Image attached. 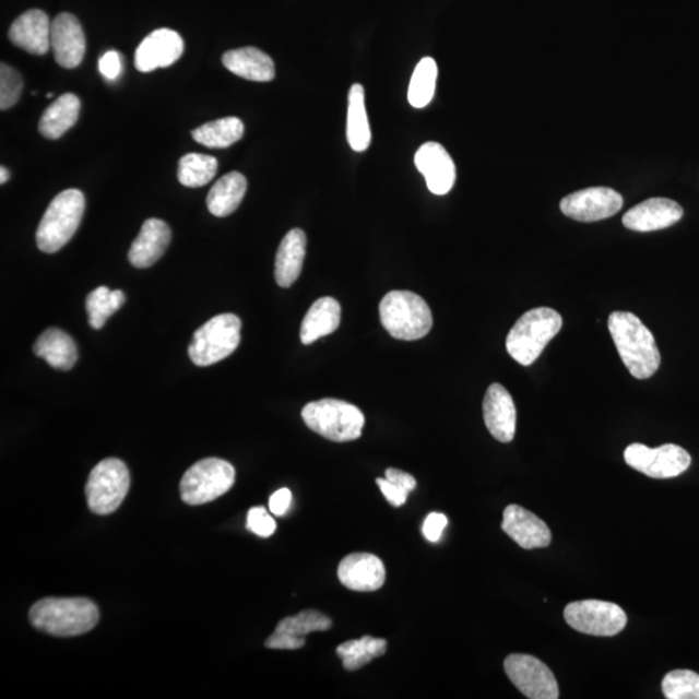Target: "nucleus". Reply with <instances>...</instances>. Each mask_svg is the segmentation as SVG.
<instances>
[{
  "instance_id": "obj_1",
  "label": "nucleus",
  "mask_w": 699,
  "mask_h": 699,
  "mask_svg": "<svg viewBox=\"0 0 699 699\" xmlns=\"http://www.w3.org/2000/svg\"><path fill=\"white\" fill-rule=\"evenodd\" d=\"M609 331L620 359L635 379L647 380L661 366V354L654 335L631 312L615 311L609 317Z\"/></svg>"
},
{
  "instance_id": "obj_2",
  "label": "nucleus",
  "mask_w": 699,
  "mask_h": 699,
  "mask_svg": "<svg viewBox=\"0 0 699 699\" xmlns=\"http://www.w3.org/2000/svg\"><path fill=\"white\" fill-rule=\"evenodd\" d=\"M29 619L38 631L58 638L87 633L99 624V607L83 597L44 599L32 606Z\"/></svg>"
},
{
  "instance_id": "obj_3",
  "label": "nucleus",
  "mask_w": 699,
  "mask_h": 699,
  "mask_svg": "<svg viewBox=\"0 0 699 699\" xmlns=\"http://www.w3.org/2000/svg\"><path fill=\"white\" fill-rule=\"evenodd\" d=\"M561 328V315L554 309L537 307L530 310L510 330L506 342L507 352L521 366H531Z\"/></svg>"
},
{
  "instance_id": "obj_4",
  "label": "nucleus",
  "mask_w": 699,
  "mask_h": 699,
  "mask_svg": "<svg viewBox=\"0 0 699 699\" xmlns=\"http://www.w3.org/2000/svg\"><path fill=\"white\" fill-rule=\"evenodd\" d=\"M384 330L396 340H422L431 331L433 315L425 299L408 291H393L380 304Z\"/></svg>"
},
{
  "instance_id": "obj_5",
  "label": "nucleus",
  "mask_w": 699,
  "mask_h": 699,
  "mask_svg": "<svg viewBox=\"0 0 699 699\" xmlns=\"http://www.w3.org/2000/svg\"><path fill=\"white\" fill-rule=\"evenodd\" d=\"M85 208V196L79 190H67L56 196L35 235L39 250L52 254L66 247L80 228Z\"/></svg>"
},
{
  "instance_id": "obj_6",
  "label": "nucleus",
  "mask_w": 699,
  "mask_h": 699,
  "mask_svg": "<svg viewBox=\"0 0 699 699\" xmlns=\"http://www.w3.org/2000/svg\"><path fill=\"white\" fill-rule=\"evenodd\" d=\"M303 418L312 431L333 442L360 438L366 423L365 415L354 404L330 398L305 405Z\"/></svg>"
},
{
  "instance_id": "obj_7",
  "label": "nucleus",
  "mask_w": 699,
  "mask_h": 699,
  "mask_svg": "<svg viewBox=\"0 0 699 699\" xmlns=\"http://www.w3.org/2000/svg\"><path fill=\"white\" fill-rule=\"evenodd\" d=\"M241 320L234 313H222L194 332L188 355L196 366L209 367L228 358L239 347Z\"/></svg>"
},
{
  "instance_id": "obj_8",
  "label": "nucleus",
  "mask_w": 699,
  "mask_h": 699,
  "mask_svg": "<svg viewBox=\"0 0 699 699\" xmlns=\"http://www.w3.org/2000/svg\"><path fill=\"white\" fill-rule=\"evenodd\" d=\"M235 481V467L228 461L216 458L201 460L180 481L181 500L188 506L208 505L228 493Z\"/></svg>"
},
{
  "instance_id": "obj_9",
  "label": "nucleus",
  "mask_w": 699,
  "mask_h": 699,
  "mask_svg": "<svg viewBox=\"0 0 699 699\" xmlns=\"http://www.w3.org/2000/svg\"><path fill=\"white\" fill-rule=\"evenodd\" d=\"M130 488L128 466L120 459H105L97 464L86 485L87 506L91 512L107 516L121 507Z\"/></svg>"
},
{
  "instance_id": "obj_10",
  "label": "nucleus",
  "mask_w": 699,
  "mask_h": 699,
  "mask_svg": "<svg viewBox=\"0 0 699 699\" xmlns=\"http://www.w3.org/2000/svg\"><path fill=\"white\" fill-rule=\"evenodd\" d=\"M564 617L576 631L593 636H615L627 625L620 606L599 600L576 601L565 607Z\"/></svg>"
},
{
  "instance_id": "obj_11",
  "label": "nucleus",
  "mask_w": 699,
  "mask_h": 699,
  "mask_svg": "<svg viewBox=\"0 0 699 699\" xmlns=\"http://www.w3.org/2000/svg\"><path fill=\"white\" fill-rule=\"evenodd\" d=\"M628 466L650 478L667 479L677 477L688 470L690 454L676 445H663L659 449H649L645 445H629L625 451Z\"/></svg>"
},
{
  "instance_id": "obj_12",
  "label": "nucleus",
  "mask_w": 699,
  "mask_h": 699,
  "mask_svg": "<svg viewBox=\"0 0 699 699\" xmlns=\"http://www.w3.org/2000/svg\"><path fill=\"white\" fill-rule=\"evenodd\" d=\"M509 680L530 699H557L558 684L547 664L528 654H510L505 662Z\"/></svg>"
},
{
  "instance_id": "obj_13",
  "label": "nucleus",
  "mask_w": 699,
  "mask_h": 699,
  "mask_svg": "<svg viewBox=\"0 0 699 699\" xmlns=\"http://www.w3.org/2000/svg\"><path fill=\"white\" fill-rule=\"evenodd\" d=\"M561 212L579 222H599L611 218L624 206V198L612 188L593 187L566 196Z\"/></svg>"
},
{
  "instance_id": "obj_14",
  "label": "nucleus",
  "mask_w": 699,
  "mask_h": 699,
  "mask_svg": "<svg viewBox=\"0 0 699 699\" xmlns=\"http://www.w3.org/2000/svg\"><path fill=\"white\" fill-rule=\"evenodd\" d=\"M185 52V42L171 29H157L145 37L135 52V68L150 73L158 68H167L180 59Z\"/></svg>"
},
{
  "instance_id": "obj_15",
  "label": "nucleus",
  "mask_w": 699,
  "mask_h": 699,
  "mask_svg": "<svg viewBox=\"0 0 699 699\" xmlns=\"http://www.w3.org/2000/svg\"><path fill=\"white\" fill-rule=\"evenodd\" d=\"M51 48L56 62L62 68L74 69L85 58V32L72 13H60L52 21Z\"/></svg>"
},
{
  "instance_id": "obj_16",
  "label": "nucleus",
  "mask_w": 699,
  "mask_h": 699,
  "mask_svg": "<svg viewBox=\"0 0 699 699\" xmlns=\"http://www.w3.org/2000/svg\"><path fill=\"white\" fill-rule=\"evenodd\" d=\"M415 165L424 175L431 193L443 196L452 190L457 180V166L443 145L429 142L419 146Z\"/></svg>"
},
{
  "instance_id": "obj_17",
  "label": "nucleus",
  "mask_w": 699,
  "mask_h": 699,
  "mask_svg": "<svg viewBox=\"0 0 699 699\" xmlns=\"http://www.w3.org/2000/svg\"><path fill=\"white\" fill-rule=\"evenodd\" d=\"M332 627V619L317 611H304L296 617H288L280 621L275 632L265 641L270 649L296 650L305 647L306 636L318 631H328Z\"/></svg>"
},
{
  "instance_id": "obj_18",
  "label": "nucleus",
  "mask_w": 699,
  "mask_h": 699,
  "mask_svg": "<svg viewBox=\"0 0 699 699\" xmlns=\"http://www.w3.org/2000/svg\"><path fill=\"white\" fill-rule=\"evenodd\" d=\"M501 529L523 549L545 548L552 542L547 523L520 506L506 508Z\"/></svg>"
},
{
  "instance_id": "obj_19",
  "label": "nucleus",
  "mask_w": 699,
  "mask_h": 699,
  "mask_svg": "<svg viewBox=\"0 0 699 699\" xmlns=\"http://www.w3.org/2000/svg\"><path fill=\"white\" fill-rule=\"evenodd\" d=\"M484 418L489 435L501 443L512 442L517 426L516 405L512 395L500 383H493L487 389Z\"/></svg>"
},
{
  "instance_id": "obj_20",
  "label": "nucleus",
  "mask_w": 699,
  "mask_h": 699,
  "mask_svg": "<svg viewBox=\"0 0 699 699\" xmlns=\"http://www.w3.org/2000/svg\"><path fill=\"white\" fill-rule=\"evenodd\" d=\"M684 210L677 202L668 199H649L636 205L624 216L626 228L636 233H652L674 226L683 218Z\"/></svg>"
},
{
  "instance_id": "obj_21",
  "label": "nucleus",
  "mask_w": 699,
  "mask_h": 699,
  "mask_svg": "<svg viewBox=\"0 0 699 699\" xmlns=\"http://www.w3.org/2000/svg\"><path fill=\"white\" fill-rule=\"evenodd\" d=\"M337 576L346 589L356 592L380 590L387 579L381 559L370 554H353L342 559Z\"/></svg>"
},
{
  "instance_id": "obj_22",
  "label": "nucleus",
  "mask_w": 699,
  "mask_h": 699,
  "mask_svg": "<svg viewBox=\"0 0 699 699\" xmlns=\"http://www.w3.org/2000/svg\"><path fill=\"white\" fill-rule=\"evenodd\" d=\"M51 25L46 12L31 10L13 21L9 37L21 50L45 55L51 48Z\"/></svg>"
},
{
  "instance_id": "obj_23",
  "label": "nucleus",
  "mask_w": 699,
  "mask_h": 699,
  "mask_svg": "<svg viewBox=\"0 0 699 699\" xmlns=\"http://www.w3.org/2000/svg\"><path fill=\"white\" fill-rule=\"evenodd\" d=\"M171 241V229L164 221L151 218L129 250V261L137 269H149L165 254Z\"/></svg>"
},
{
  "instance_id": "obj_24",
  "label": "nucleus",
  "mask_w": 699,
  "mask_h": 699,
  "mask_svg": "<svg viewBox=\"0 0 699 699\" xmlns=\"http://www.w3.org/2000/svg\"><path fill=\"white\" fill-rule=\"evenodd\" d=\"M306 245V235L299 228L291 229L280 242L275 261V279L282 288H291L303 272Z\"/></svg>"
},
{
  "instance_id": "obj_25",
  "label": "nucleus",
  "mask_w": 699,
  "mask_h": 699,
  "mask_svg": "<svg viewBox=\"0 0 699 699\" xmlns=\"http://www.w3.org/2000/svg\"><path fill=\"white\" fill-rule=\"evenodd\" d=\"M223 66L230 73L254 82H270L275 79V64L268 54L256 47H242L223 55Z\"/></svg>"
},
{
  "instance_id": "obj_26",
  "label": "nucleus",
  "mask_w": 699,
  "mask_h": 699,
  "mask_svg": "<svg viewBox=\"0 0 699 699\" xmlns=\"http://www.w3.org/2000/svg\"><path fill=\"white\" fill-rule=\"evenodd\" d=\"M341 324V305L332 297L319 298L300 325V342L311 345L315 341L325 337L339 330Z\"/></svg>"
},
{
  "instance_id": "obj_27",
  "label": "nucleus",
  "mask_w": 699,
  "mask_h": 699,
  "mask_svg": "<svg viewBox=\"0 0 699 699\" xmlns=\"http://www.w3.org/2000/svg\"><path fill=\"white\" fill-rule=\"evenodd\" d=\"M33 350L35 355L44 358L55 369H72L79 359L75 342L58 328H50L42 333Z\"/></svg>"
},
{
  "instance_id": "obj_28",
  "label": "nucleus",
  "mask_w": 699,
  "mask_h": 699,
  "mask_svg": "<svg viewBox=\"0 0 699 699\" xmlns=\"http://www.w3.org/2000/svg\"><path fill=\"white\" fill-rule=\"evenodd\" d=\"M248 181L242 174L230 171L222 177L210 190L206 199L209 212L218 218H225L240 206Z\"/></svg>"
},
{
  "instance_id": "obj_29",
  "label": "nucleus",
  "mask_w": 699,
  "mask_h": 699,
  "mask_svg": "<svg viewBox=\"0 0 699 699\" xmlns=\"http://www.w3.org/2000/svg\"><path fill=\"white\" fill-rule=\"evenodd\" d=\"M81 110L80 97L64 94L58 97L45 110L39 121V132L47 139H59L79 121Z\"/></svg>"
},
{
  "instance_id": "obj_30",
  "label": "nucleus",
  "mask_w": 699,
  "mask_h": 699,
  "mask_svg": "<svg viewBox=\"0 0 699 699\" xmlns=\"http://www.w3.org/2000/svg\"><path fill=\"white\" fill-rule=\"evenodd\" d=\"M365 87L355 83L350 88L347 109V140L355 152H365L372 142L367 117Z\"/></svg>"
},
{
  "instance_id": "obj_31",
  "label": "nucleus",
  "mask_w": 699,
  "mask_h": 699,
  "mask_svg": "<svg viewBox=\"0 0 699 699\" xmlns=\"http://www.w3.org/2000/svg\"><path fill=\"white\" fill-rule=\"evenodd\" d=\"M244 132L245 126L240 118L226 117L200 126L192 131V137L196 142L208 149L222 150L239 142Z\"/></svg>"
},
{
  "instance_id": "obj_32",
  "label": "nucleus",
  "mask_w": 699,
  "mask_h": 699,
  "mask_svg": "<svg viewBox=\"0 0 699 699\" xmlns=\"http://www.w3.org/2000/svg\"><path fill=\"white\" fill-rule=\"evenodd\" d=\"M387 640L365 636L359 640H350L341 644L337 648V655L344 663L345 670L356 671L367 666L375 659H380L387 653Z\"/></svg>"
},
{
  "instance_id": "obj_33",
  "label": "nucleus",
  "mask_w": 699,
  "mask_h": 699,
  "mask_svg": "<svg viewBox=\"0 0 699 699\" xmlns=\"http://www.w3.org/2000/svg\"><path fill=\"white\" fill-rule=\"evenodd\" d=\"M218 170V161L201 153H188L179 161L178 179L180 185L190 188L204 187L210 183Z\"/></svg>"
},
{
  "instance_id": "obj_34",
  "label": "nucleus",
  "mask_w": 699,
  "mask_h": 699,
  "mask_svg": "<svg viewBox=\"0 0 699 699\" xmlns=\"http://www.w3.org/2000/svg\"><path fill=\"white\" fill-rule=\"evenodd\" d=\"M125 300L122 291H110L107 286L91 292L86 299L90 325L94 330H102L111 315L121 309Z\"/></svg>"
},
{
  "instance_id": "obj_35",
  "label": "nucleus",
  "mask_w": 699,
  "mask_h": 699,
  "mask_svg": "<svg viewBox=\"0 0 699 699\" xmlns=\"http://www.w3.org/2000/svg\"><path fill=\"white\" fill-rule=\"evenodd\" d=\"M437 76L438 68L435 60L424 58L418 62L408 90V100L412 107L422 109L431 102L436 93Z\"/></svg>"
},
{
  "instance_id": "obj_36",
  "label": "nucleus",
  "mask_w": 699,
  "mask_h": 699,
  "mask_svg": "<svg viewBox=\"0 0 699 699\" xmlns=\"http://www.w3.org/2000/svg\"><path fill=\"white\" fill-rule=\"evenodd\" d=\"M667 699H699V675L689 670L671 671L662 682Z\"/></svg>"
},
{
  "instance_id": "obj_37",
  "label": "nucleus",
  "mask_w": 699,
  "mask_h": 699,
  "mask_svg": "<svg viewBox=\"0 0 699 699\" xmlns=\"http://www.w3.org/2000/svg\"><path fill=\"white\" fill-rule=\"evenodd\" d=\"M23 87L24 82L17 70L2 62V67H0V109L12 108L19 102Z\"/></svg>"
},
{
  "instance_id": "obj_38",
  "label": "nucleus",
  "mask_w": 699,
  "mask_h": 699,
  "mask_svg": "<svg viewBox=\"0 0 699 699\" xmlns=\"http://www.w3.org/2000/svg\"><path fill=\"white\" fill-rule=\"evenodd\" d=\"M247 529L261 537H270L276 531V522L263 507H254L249 510Z\"/></svg>"
},
{
  "instance_id": "obj_39",
  "label": "nucleus",
  "mask_w": 699,
  "mask_h": 699,
  "mask_svg": "<svg viewBox=\"0 0 699 699\" xmlns=\"http://www.w3.org/2000/svg\"><path fill=\"white\" fill-rule=\"evenodd\" d=\"M447 517L442 513H430L423 524V534L431 543H437L447 526Z\"/></svg>"
},
{
  "instance_id": "obj_40",
  "label": "nucleus",
  "mask_w": 699,
  "mask_h": 699,
  "mask_svg": "<svg viewBox=\"0 0 699 699\" xmlns=\"http://www.w3.org/2000/svg\"><path fill=\"white\" fill-rule=\"evenodd\" d=\"M377 485H379L384 498L391 506L400 508L405 505L408 499V491L400 486L391 484L387 478H377Z\"/></svg>"
},
{
  "instance_id": "obj_41",
  "label": "nucleus",
  "mask_w": 699,
  "mask_h": 699,
  "mask_svg": "<svg viewBox=\"0 0 699 699\" xmlns=\"http://www.w3.org/2000/svg\"><path fill=\"white\" fill-rule=\"evenodd\" d=\"M100 73L108 81H115L122 73V59L121 55L117 51H108L103 55L99 61Z\"/></svg>"
},
{
  "instance_id": "obj_42",
  "label": "nucleus",
  "mask_w": 699,
  "mask_h": 699,
  "mask_svg": "<svg viewBox=\"0 0 699 699\" xmlns=\"http://www.w3.org/2000/svg\"><path fill=\"white\" fill-rule=\"evenodd\" d=\"M292 502V493L288 488H280L270 498V510L276 517H283L288 512Z\"/></svg>"
},
{
  "instance_id": "obj_43",
  "label": "nucleus",
  "mask_w": 699,
  "mask_h": 699,
  "mask_svg": "<svg viewBox=\"0 0 699 699\" xmlns=\"http://www.w3.org/2000/svg\"><path fill=\"white\" fill-rule=\"evenodd\" d=\"M384 477H387V479L391 482V484L407 489L408 493L414 491L417 485L416 479L412 477L411 474L402 472L400 470H394V467H390V470L384 473Z\"/></svg>"
},
{
  "instance_id": "obj_44",
  "label": "nucleus",
  "mask_w": 699,
  "mask_h": 699,
  "mask_svg": "<svg viewBox=\"0 0 699 699\" xmlns=\"http://www.w3.org/2000/svg\"><path fill=\"white\" fill-rule=\"evenodd\" d=\"M10 179V171L4 166L0 167V183L5 185Z\"/></svg>"
},
{
  "instance_id": "obj_45",
  "label": "nucleus",
  "mask_w": 699,
  "mask_h": 699,
  "mask_svg": "<svg viewBox=\"0 0 699 699\" xmlns=\"http://www.w3.org/2000/svg\"><path fill=\"white\" fill-rule=\"evenodd\" d=\"M52 96H54V94H52V93L47 94V97H52Z\"/></svg>"
}]
</instances>
